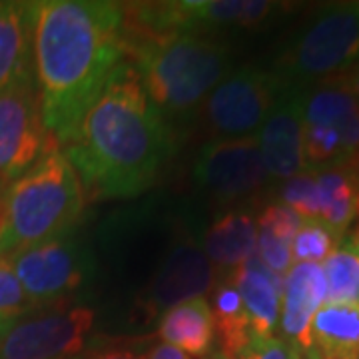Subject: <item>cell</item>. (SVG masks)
Returning a JSON list of instances; mask_svg holds the SVG:
<instances>
[{
  "mask_svg": "<svg viewBox=\"0 0 359 359\" xmlns=\"http://www.w3.org/2000/svg\"><path fill=\"white\" fill-rule=\"evenodd\" d=\"M280 204L292 208L302 219H318V186L313 172H302L285 180L280 190Z\"/></svg>",
  "mask_w": 359,
  "mask_h": 359,
  "instance_id": "cell-24",
  "label": "cell"
},
{
  "mask_svg": "<svg viewBox=\"0 0 359 359\" xmlns=\"http://www.w3.org/2000/svg\"><path fill=\"white\" fill-rule=\"evenodd\" d=\"M196 26H242L256 28L282 11V4L269 0H192L188 2Z\"/></svg>",
  "mask_w": 359,
  "mask_h": 359,
  "instance_id": "cell-21",
  "label": "cell"
},
{
  "mask_svg": "<svg viewBox=\"0 0 359 359\" xmlns=\"http://www.w3.org/2000/svg\"><path fill=\"white\" fill-rule=\"evenodd\" d=\"M84 200L76 170L54 146L0 192V256L66 236L80 219Z\"/></svg>",
  "mask_w": 359,
  "mask_h": 359,
  "instance_id": "cell-3",
  "label": "cell"
},
{
  "mask_svg": "<svg viewBox=\"0 0 359 359\" xmlns=\"http://www.w3.org/2000/svg\"><path fill=\"white\" fill-rule=\"evenodd\" d=\"M94 318V309L84 306L26 313L4 327L0 359L76 358L86 346Z\"/></svg>",
  "mask_w": 359,
  "mask_h": 359,
  "instance_id": "cell-8",
  "label": "cell"
},
{
  "mask_svg": "<svg viewBox=\"0 0 359 359\" xmlns=\"http://www.w3.org/2000/svg\"><path fill=\"white\" fill-rule=\"evenodd\" d=\"M236 359H295V351L282 337H252Z\"/></svg>",
  "mask_w": 359,
  "mask_h": 359,
  "instance_id": "cell-27",
  "label": "cell"
},
{
  "mask_svg": "<svg viewBox=\"0 0 359 359\" xmlns=\"http://www.w3.org/2000/svg\"><path fill=\"white\" fill-rule=\"evenodd\" d=\"M210 309L216 327L218 351L224 358L236 359L240 351L250 344L252 334H250V321L245 316L240 292L236 290V285L228 276H224L219 282L214 283Z\"/></svg>",
  "mask_w": 359,
  "mask_h": 359,
  "instance_id": "cell-20",
  "label": "cell"
},
{
  "mask_svg": "<svg viewBox=\"0 0 359 359\" xmlns=\"http://www.w3.org/2000/svg\"><path fill=\"white\" fill-rule=\"evenodd\" d=\"M158 337L178 347L190 358H205L216 346V327L210 309V299L192 297L164 309L158 321Z\"/></svg>",
  "mask_w": 359,
  "mask_h": 359,
  "instance_id": "cell-16",
  "label": "cell"
},
{
  "mask_svg": "<svg viewBox=\"0 0 359 359\" xmlns=\"http://www.w3.org/2000/svg\"><path fill=\"white\" fill-rule=\"evenodd\" d=\"M358 58L359 2H330L285 44L271 74L283 88L304 90L341 74Z\"/></svg>",
  "mask_w": 359,
  "mask_h": 359,
  "instance_id": "cell-5",
  "label": "cell"
},
{
  "mask_svg": "<svg viewBox=\"0 0 359 359\" xmlns=\"http://www.w3.org/2000/svg\"><path fill=\"white\" fill-rule=\"evenodd\" d=\"M8 323H0V335H2V332H4V327H6Z\"/></svg>",
  "mask_w": 359,
  "mask_h": 359,
  "instance_id": "cell-32",
  "label": "cell"
},
{
  "mask_svg": "<svg viewBox=\"0 0 359 359\" xmlns=\"http://www.w3.org/2000/svg\"><path fill=\"white\" fill-rule=\"evenodd\" d=\"M327 304L359 306V224L323 262Z\"/></svg>",
  "mask_w": 359,
  "mask_h": 359,
  "instance_id": "cell-22",
  "label": "cell"
},
{
  "mask_svg": "<svg viewBox=\"0 0 359 359\" xmlns=\"http://www.w3.org/2000/svg\"><path fill=\"white\" fill-rule=\"evenodd\" d=\"M332 80H335L337 84H341L351 96H355L359 100V58L347 70H344L341 74H337Z\"/></svg>",
  "mask_w": 359,
  "mask_h": 359,
  "instance_id": "cell-28",
  "label": "cell"
},
{
  "mask_svg": "<svg viewBox=\"0 0 359 359\" xmlns=\"http://www.w3.org/2000/svg\"><path fill=\"white\" fill-rule=\"evenodd\" d=\"M327 302V287L320 264H294L283 276L280 332L297 355H313L311 321Z\"/></svg>",
  "mask_w": 359,
  "mask_h": 359,
  "instance_id": "cell-12",
  "label": "cell"
},
{
  "mask_svg": "<svg viewBox=\"0 0 359 359\" xmlns=\"http://www.w3.org/2000/svg\"><path fill=\"white\" fill-rule=\"evenodd\" d=\"M126 56L160 112L192 110L230 74V48L198 32L140 40Z\"/></svg>",
  "mask_w": 359,
  "mask_h": 359,
  "instance_id": "cell-4",
  "label": "cell"
},
{
  "mask_svg": "<svg viewBox=\"0 0 359 359\" xmlns=\"http://www.w3.org/2000/svg\"><path fill=\"white\" fill-rule=\"evenodd\" d=\"M318 359H359V306L323 304L311 321Z\"/></svg>",
  "mask_w": 359,
  "mask_h": 359,
  "instance_id": "cell-19",
  "label": "cell"
},
{
  "mask_svg": "<svg viewBox=\"0 0 359 359\" xmlns=\"http://www.w3.org/2000/svg\"><path fill=\"white\" fill-rule=\"evenodd\" d=\"M32 72L44 126L65 150L80 118L128 62L124 4L106 0L30 2Z\"/></svg>",
  "mask_w": 359,
  "mask_h": 359,
  "instance_id": "cell-1",
  "label": "cell"
},
{
  "mask_svg": "<svg viewBox=\"0 0 359 359\" xmlns=\"http://www.w3.org/2000/svg\"><path fill=\"white\" fill-rule=\"evenodd\" d=\"M202 359H228V358H224V355L219 353L218 349H214V351H212L210 355H205V358H202Z\"/></svg>",
  "mask_w": 359,
  "mask_h": 359,
  "instance_id": "cell-31",
  "label": "cell"
},
{
  "mask_svg": "<svg viewBox=\"0 0 359 359\" xmlns=\"http://www.w3.org/2000/svg\"><path fill=\"white\" fill-rule=\"evenodd\" d=\"M282 90V82L271 72L240 68L205 96L204 122L219 138L254 136Z\"/></svg>",
  "mask_w": 359,
  "mask_h": 359,
  "instance_id": "cell-9",
  "label": "cell"
},
{
  "mask_svg": "<svg viewBox=\"0 0 359 359\" xmlns=\"http://www.w3.org/2000/svg\"><path fill=\"white\" fill-rule=\"evenodd\" d=\"M34 308L14 276L8 259L0 256V323H13Z\"/></svg>",
  "mask_w": 359,
  "mask_h": 359,
  "instance_id": "cell-25",
  "label": "cell"
},
{
  "mask_svg": "<svg viewBox=\"0 0 359 359\" xmlns=\"http://www.w3.org/2000/svg\"><path fill=\"white\" fill-rule=\"evenodd\" d=\"M358 156H359V152H358Z\"/></svg>",
  "mask_w": 359,
  "mask_h": 359,
  "instance_id": "cell-33",
  "label": "cell"
},
{
  "mask_svg": "<svg viewBox=\"0 0 359 359\" xmlns=\"http://www.w3.org/2000/svg\"><path fill=\"white\" fill-rule=\"evenodd\" d=\"M65 152L90 200L132 198L154 184L170 136L130 62L90 104Z\"/></svg>",
  "mask_w": 359,
  "mask_h": 359,
  "instance_id": "cell-2",
  "label": "cell"
},
{
  "mask_svg": "<svg viewBox=\"0 0 359 359\" xmlns=\"http://www.w3.org/2000/svg\"><path fill=\"white\" fill-rule=\"evenodd\" d=\"M84 359H146V355L134 353V351H128V349H106V351L92 353V355Z\"/></svg>",
  "mask_w": 359,
  "mask_h": 359,
  "instance_id": "cell-30",
  "label": "cell"
},
{
  "mask_svg": "<svg viewBox=\"0 0 359 359\" xmlns=\"http://www.w3.org/2000/svg\"><path fill=\"white\" fill-rule=\"evenodd\" d=\"M32 74L30 2L0 0V94Z\"/></svg>",
  "mask_w": 359,
  "mask_h": 359,
  "instance_id": "cell-18",
  "label": "cell"
},
{
  "mask_svg": "<svg viewBox=\"0 0 359 359\" xmlns=\"http://www.w3.org/2000/svg\"><path fill=\"white\" fill-rule=\"evenodd\" d=\"M256 140L269 180L285 182L306 172L299 90H282L256 132Z\"/></svg>",
  "mask_w": 359,
  "mask_h": 359,
  "instance_id": "cell-11",
  "label": "cell"
},
{
  "mask_svg": "<svg viewBox=\"0 0 359 359\" xmlns=\"http://www.w3.org/2000/svg\"><path fill=\"white\" fill-rule=\"evenodd\" d=\"M58 142L44 126L34 74L0 94V192Z\"/></svg>",
  "mask_w": 359,
  "mask_h": 359,
  "instance_id": "cell-7",
  "label": "cell"
},
{
  "mask_svg": "<svg viewBox=\"0 0 359 359\" xmlns=\"http://www.w3.org/2000/svg\"><path fill=\"white\" fill-rule=\"evenodd\" d=\"M302 120L311 126L335 128L346 144L349 156L359 152V100L341 84L327 78L309 88L299 90Z\"/></svg>",
  "mask_w": 359,
  "mask_h": 359,
  "instance_id": "cell-15",
  "label": "cell"
},
{
  "mask_svg": "<svg viewBox=\"0 0 359 359\" xmlns=\"http://www.w3.org/2000/svg\"><path fill=\"white\" fill-rule=\"evenodd\" d=\"M256 222L259 231H266V233L282 240L285 244H292V240L295 238V233H297L304 219L287 205L269 204L264 208V212L257 216Z\"/></svg>",
  "mask_w": 359,
  "mask_h": 359,
  "instance_id": "cell-26",
  "label": "cell"
},
{
  "mask_svg": "<svg viewBox=\"0 0 359 359\" xmlns=\"http://www.w3.org/2000/svg\"><path fill=\"white\" fill-rule=\"evenodd\" d=\"M146 359H192V358H190L188 353H184V351L178 349V347L160 341V344H156V346L148 351Z\"/></svg>",
  "mask_w": 359,
  "mask_h": 359,
  "instance_id": "cell-29",
  "label": "cell"
},
{
  "mask_svg": "<svg viewBox=\"0 0 359 359\" xmlns=\"http://www.w3.org/2000/svg\"><path fill=\"white\" fill-rule=\"evenodd\" d=\"M344 238L320 219H304L292 240L295 264H321L334 252Z\"/></svg>",
  "mask_w": 359,
  "mask_h": 359,
  "instance_id": "cell-23",
  "label": "cell"
},
{
  "mask_svg": "<svg viewBox=\"0 0 359 359\" xmlns=\"http://www.w3.org/2000/svg\"><path fill=\"white\" fill-rule=\"evenodd\" d=\"M4 257L32 306H62L84 287L92 273L88 252L68 236L30 245Z\"/></svg>",
  "mask_w": 359,
  "mask_h": 359,
  "instance_id": "cell-6",
  "label": "cell"
},
{
  "mask_svg": "<svg viewBox=\"0 0 359 359\" xmlns=\"http://www.w3.org/2000/svg\"><path fill=\"white\" fill-rule=\"evenodd\" d=\"M240 292L252 337H273L280 330L283 278L269 271L256 256L228 276Z\"/></svg>",
  "mask_w": 359,
  "mask_h": 359,
  "instance_id": "cell-14",
  "label": "cell"
},
{
  "mask_svg": "<svg viewBox=\"0 0 359 359\" xmlns=\"http://www.w3.org/2000/svg\"><path fill=\"white\" fill-rule=\"evenodd\" d=\"M214 283V268L204 250L194 242H180L172 248L148 287V308L164 311L184 299L202 297Z\"/></svg>",
  "mask_w": 359,
  "mask_h": 359,
  "instance_id": "cell-13",
  "label": "cell"
},
{
  "mask_svg": "<svg viewBox=\"0 0 359 359\" xmlns=\"http://www.w3.org/2000/svg\"><path fill=\"white\" fill-rule=\"evenodd\" d=\"M257 222L245 208L228 210L210 224L204 236V254L212 266L233 271L256 256Z\"/></svg>",
  "mask_w": 359,
  "mask_h": 359,
  "instance_id": "cell-17",
  "label": "cell"
},
{
  "mask_svg": "<svg viewBox=\"0 0 359 359\" xmlns=\"http://www.w3.org/2000/svg\"><path fill=\"white\" fill-rule=\"evenodd\" d=\"M268 180L256 134L208 142L194 164V182L222 202L245 198Z\"/></svg>",
  "mask_w": 359,
  "mask_h": 359,
  "instance_id": "cell-10",
  "label": "cell"
}]
</instances>
